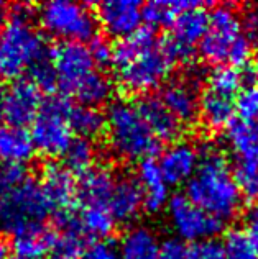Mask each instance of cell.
<instances>
[{"label": "cell", "instance_id": "obj_25", "mask_svg": "<svg viewBox=\"0 0 258 259\" xmlns=\"http://www.w3.org/2000/svg\"><path fill=\"white\" fill-rule=\"evenodd\" d=\"M54 238L56 233L45 228V225L26 230L13 236V251L18 259H45L46 254L53 253Z\"/></svg>", "mask_w": 258, "mask_h": 259}, {"label": "cell", "instance_id": "obj_40", "mask_svg": "<svg viewBox=\"0 0 258 259\" xmlns=\"http://www.w3.org/2000/svg\"><path fill=\"white\" fill-rule=\"evenodd\" d=\"M243 233L258 253V203H255L243 218Z\"/></svg>", "mask_w": 258, "mask_h": 259}, {"label": "cell", "instance_id": "obj_19", "mask_svg": "<svg viewBox=\"0 0 258 259\" xmlns=\"http://www.w3.org/2000/svg\"><path fill=\"white\" fill-rule=\"evenodd\" d=\"M143 197L137 179L130 176H117L112 194L108 197L107 208L115 222L130 223L140 215Z\"/></svg>", "mask_w": 258, "mask_h": 259}, {"label": "cell", "instance_id": "obj_26", "mask_svg": "<svg viewBox=\"0 0 258 259\" xmlns=\"http://www.w3.org/2000/svg\"><path fill=\"white\" fill-rule=\"evenodd\" d=\"M72 95H76L83 105L99 108L100 105L110 104L114 95V82L107 74L92 71L89 76L81 80Z\"/></svg>", "mask_w": 258, "mask_h": 259}, {"label": "cell", "instance_id": "obj_8", "mask_svg": "<svg viewBox=\"0 0 258 259\" xmlns=\"http://www.w3.org/2000/svg\"><path fill=\"white\" fill-rule=\"evenodd\" d=\"M168 222L178 241L201 243L214 240L224 230V223L210 217L204 210L188 199L186 195H174L166 205Z\"/></svg>", "mask_w": 258, "mask_h": 259}, {"label": "cell", "instance_id": "obj_32", "mask_svg": "<svg viewBox=\"0 0 258 259\" xmlns=\"http://www.w3.org/2000/svg\"><path fill=\"white\" fill-rule=\"evenodd\" d=\"M53 253L59 259H76L84 253V238L72 230H63L54 238Z\"/></svg>", "mask_w": 258, "mask_h": 259}, {"label": "cell", "instance_id": "obj_21", "mask_svg": "<svg viewBox=\"0 0 258 259\" xmlns=\"http://www.w3.org/2000/svg\"><path fill=\"white\" fill-rule=\"evenodd\" d=\"M137 182L141 190V197H143V207L148 212L156 213L168 205L169 199H171L169 197V186L155 159L140 162Z\"/></svg>", "mask_w": 258, "mask_h": 259}, {"label": "cell", "instance_id": "obj_6", "mask_svg": "<svg viewBox=\"0 0 258 259\" xmlns=\"http://www.w3.org/2000/svg\"><path fill=\"white\" fill-rule=\"evenodd\" d=\"M42 30L61 43H86L96 36L97 20L89 7L69 0H51L38 9Z\"/></svg>", "mask_w": 258, "mask_h": 259}, {"label": "cell", "instance_id": "obj_30", "mask_svg": "<svg viewBox=\"0 0 258 259\" xmlns=\"http://www.w3.org/2000/svg\"><path fill=\"white\" fill-rule=\"evenodd\" d=\"M186 5L188 2H150L141 9L143 22H146L152 28L171 25Z\"/></svg>", "mask_w": 258, "mask_h": 259}, {"label": "cell", "instance_id": "obj_15", "mask_svg": "<svg viewBox=\"0 0 258 259\" xmlns=\"http://www.w3.org/2000/svg\"><path fill=\"white\" fill-rule=\"evenodd\" d=\"M158 167L168 186H181L194 176L199 166V149L188 141H174L161 153Z\"/></svg>", "mask_w": 258, "mask_h": 259}, {"label": "cell", "instance_id": "obj_33", "mask_svg": "<svg viewBox=\"0 0 258 259\" xmlns=\"http://www.w3.org/2000/svg\"><path fill=\"white\" fill-rule=\"evenodd\" d=\"M235 115H239L240 121H258V87H242L235 99Z\"/></svg>", "mask_w": 258, "mask_h": 259}, {"label": "cell", "instance_id": "obj_18", "mask_svg": "<svg viewBox=\"0 0 258 259\" xmlns=\"http://www.w3.org/2000/svg\"><path fill=\"white\" fill-rule=\"evenodd\" d=\"M239 94L207 85L199 97V117L209 130L229 128L235 118V99Z\"/></svg>", "mask_w": 258, "mask_h": 259}, {"label": "cell", "instance_id": "obj_9", "mask_svg": "<svg viewBox=\"0 0 258 259\" xmlns=\"http://www.w3.org/2000/svg\"><path fill=\"white\" fill-rule=\"evenodd\" d=\"M243 35L240 17L230 5L214 7L209 13L207 31L199 43V51L207 63L222 66L227 63L234 43Z\"/></svg>", "mask_w": 258, "mask_h": 259}, {"label": "cell", "instance_id": "obj_10", "mask_svg": "<svg viewBox=\"0 0 258 259\" xmlns=\"http://www.w3.org/2000/svg\"><path fill=\"white\" fill-rule=\"evenodd\" d=\"M50 61L56 76V87L63 94L72 95L79 82L94 71V61L84 43H59L50 53Z\"/></svg>", "mask_w": 258, "mask_h": 259}, {"label": "cell", "instance_id": "obj_48", "mask_svg": "<svg viewBox=\"0 0 258 259\" xmlns=\"http://www.w3.org/2000/svg\"><path fill=\"white\" fill-rule=\"evenodd\" d=\"M53 259H59V257H53Z\"/></svg>", "mask_w": 258, "mask_h": 259}, {"label": "cell", "instance_id": "obj_24", "mask_svg": "<svg viewBox=\"0 0 258 259\" xmlns=\"http://www.w3.org/2000/svg\"><path fill=\"white\" fill-rule=\"evenodd\" d=\"M33 154H35V146L30 132L12 125L0 126V159L5 164L25 166L33 158Z\"/></svg>", "mask_w": 258, "mask_h": 259}, {"label": "cell", "instance_id": "obj_31", "mask_svg": "<svg viewBox=\"0 0 258 259\" xmlns=\"http://www.w3.org/2000/svg\"><path fill=\"white\" fill-rule=\"evenodd\" d=\"M224 259H258V253L250 244L243 230L234 228L226 233L222 241Z\"/></svg>", "mask_w": 258, "mask_h": 259}, {"label": "cell", "instance_id": "obj_23", "mask_svg": "<svg viewBox=\"0 0 258 259\" xmlns=\"http://www.w3.org/2000/svg\"><path fill=\"white\" fill-rule=\"evenodd\" d=\"M117 181V174H114L108 167H92L81 177L78 184V197L84 205H100L107 207L108 197Z\"/></svg>", "mask_w": 258, "mask_h": 259}, {"label": "cell", "instance_id": "obj_44", "mask_svg": "<svg viewBox=\"0 0 258 259\" xmlns=\"http://www.w3.org/2000/svg\"><path fill=\"white\" fill-rule=\"evenodd\" d=\"M7 15H9V13H7V5L4 2H0V28H2L7 22Z\"/></svg>", "mask_w": 258, "mask_h": 259}, {"label": "cell", "instance_id": "obj_4", "mask_svg": "<svg viewBox=\"0 0 258 259\" xmlns=\"http://www.w3.org/2000/svg\"><path fill=\"white\" fill-rule=\"evenodd\" d=\"M48 54L45 38L30 13L17 10L0 28V80L22 79Z\"/></svg>", "mask_w": 258, "mask_h": 259}, {"label": "cell", "instance_id": "obj_47", "mask_svg": "<svg viewBox=\"0 0 258 259\" xmlns=\"http://www.w3.org/2000/svg\"><path fill=\"white\" fill-rule=\"evenodd\" d=\"M255 125H256V130H258V121H255Z\"/></svg>", "mask_w": 258, "mask_h": 259}, {"label": "cell", "instance_id": "obj_27", "mask_svg": "<svg viewBox=\"0 0 258 259\" xmlns=\"http://www.w3.org/2000/svg\"><path fill=\"white\" fill-rule=\"evenodd\" d=\"M67 123L72 135H78L81 140H92L99 136L105 128V115L99 108L87 105H69L67 110Z\"/></svg>", "mask_w": 258, "mask_h": 259}, {"label": "cell", "instance_id": "obj_16", "mask_svg": "<svg viewBox=\"0 0 258 259\" xmlns=\"http://www.w3.org/2000/svg\"><path fill=\"white\" fill-rule=\"evenodd\" d=\"M196 89L198 84L186 77L168 82L161 89L158 99L179 121L181 126L193 125L199 118V95Z\"/></svg>", "mask_w": 258, "mask_h": 259}, {"label": "cell", "instance_id": "obj_1", "mask_svg": "<svg viewBox=\"0 0 258 259\" xmlns=\"http://www.w3.org/2000/svg\"><path fill=\"white\" fill-rule=\"evenodd\" d=\"M178 63L169 38H158L152 28H140L114 46L112 67L119 84L132 94H148L168 82Z\"/></svg>", "mask_w": 258, "mask_h": 259}, {"label": "cell", "instance_id": "obj_45", "mask_svg": "<svg viewBox=\"0 0 258 259\" xmlns=\"http://www.w3.org/2000/svg\"><path fill=\"white\" fill-rule=\"evenodd\" d=\"M253 80H255V87H258V58L255 59V63H253Z\"/></svg>", "mask_w": 258, "mask_h": 259}, {"label": "cell", "instance_id": "obj_3", "mask_svg": "<svg viewBox=\"0 0 258 259\" xmlns=\"http://www.w3.org/2000/svg\"><path fill=\"white\" fill-rule=\"evenodd\" d=\"M105 141L114 158L124 162L152 159L160 141L141 117L135 102L119 99L108 104L105 113Z\"/></svg>", "mask_w": 258, "mask_h": 259}, {"label": "cell", "instance_id": "obj_29", "mask_svg": "<svg viewBox=\"0 0 258 259\" xmlns=\"http://www.w3.org/2000/svg\"><path fill=\"white\" fill-rule=\"evenodd\" d=\"M64 156V167L71 174H86L89 169L94 167L96 161V148L89 140H72V143L67 146Z\"/></svg>", "mask_w": 258, "mask_h": 259}, {"label": "cell", "instance_id": "obj_41", "mask_svg": "<svg viewBox=\"0 0 258 259\" xmlns=\"http://www.w3.org/2000/svg\"><path fill=\"white\" fill-rule=\"evenodd\" d=\"M81 259H119L117 249L104 241H97L84 249Z\"/></svg>", "mask_w": 258, "mask_h": 259}, {"label": "cell", "instance_id": "obj_11", "mask_svg": "<svg viewBox=\"0 0 258 259\" xmlns=\"http://www.w3.org/2000/svg\"><path fill=\"white\" fill-rule=\"evenodd\" d=\"M169 41L174 50L176 59L191 61L196 46L204 38L209 25V12L202 4H188L171 23Z\"/></svg>", "mask_w": 258, "mask_h": 259}, {"label": "cell", "instance_id": "obj_22", "mask_svg": "<svg viewBox=\"0 0 258 259\" xmlns=\"http://www.w3.org/2000/svg\"><path fill=\"white\" fill-rule=\"evenodd\" d=\"M138 110L158 141H174L181 133V123L163 105L158 97H146L138 102Z\"/></svg>", "mask_w": 258, "mask_h": 259}, {"label": "cell", "instance_id": "obj_2", "mask_svg": "<svg viewBox=\"0 0 258 259\" xmlns=\"http://www.w3.org/2000/svg\"><path fill=\"white\" fill-rule=\"evenodd\" d=\"M186 197L222 223L240 212L242 194L229 161L219 148L207 145L199 149V166L186 184Z\"/></svg>", "mask_w": 258, "mask_h": 259}, {"label": "cell", "instance_id": "obj_39", "mask_svg": "<svg viewBox=\"0 0 258 259\" xmlns=\"http://www.w3.org/2000/svg\"><path fill=\"white\" fill-rule=\"evenodd\" d=\"M240 25L243 35H247L252 41L258 39V5H252L243 10L240 17Z\"/></svg>", "mask_w": 258, "mask_h": 259}, {"label": "cell", "instance_id": "obj_46", "mask_svg": "<svg viewBox=\"0 0 258 259\" xmlns=\"http://www.w3.org/2000/svg\"><path fill=\"white\" fill-rule=\"evenodd\" d=\"M0 120H2V92H0Z\"/></svg>", "mask_w": 258, "mask_h": 259}, {"label": "cell", "instance_id": "obj_17", "mask_svg": "<svg viewBox=\"0 0 258 259\" xmlns=\"http://www.w3.org/2000/svg\"><path fill=\"white\" fill-rule=\"evenodd\" d=\"M40 186L50 203L51 212L63 215L72 210L74 200L78 197V184L64 166H46Z\"/></svg>", "mask_w": 258, "mask_h": 259}, {"label": "cell", "instance_id": "obj_35", "mask_svg": "<svg viewBox=\"0 0 258 259\" xmlns=\"http://www.w3.org/2000/svg\"><path fill=\"white\" fill-rule=\"evenodd\" d=\"M30 76H31L30 80L40 89V91H42V89L50 91V89L56 87V76H54V71H53V66L50 61V54H48V58L40 61V63L33 67L30 71Z\"/></svg>", "mask_w": 258, "mask_h": 259}, {"label": "cell", "instance_id": "obj_12", "mask_svg": "<svg viewBox=\"0 0 258 259\" xmlns=\"http://www.w3.org/2000/svg\"><path fill=\"white\" fill-rule=\"evenodd\" d=\"M42 104L40 89L28 79H18L2 92V118L7 125L23 128L35 120Z\"/></svg>", "mask_w": 258, "mask_h": 259}, {"label": "cell", "instance_id": "obj_5", "mask_svg": "<svg viewBox=\"0 0 258 259\" xmlns=\"http://www.w3.org/2000/svg\"><path fill=\"white\" fill-rule=\"evenodd\" d=\"M51 207L40 182L26 179L15 187L0 190V233L17 236L43 227Z\"/></svg>", "mask_w": 258, "mask_h": 259}, {"label": "cell", "instance_id": "obj_37", "mask_svg": "<svg viewBox=\"0 0 258 259\" xmlns=\"http://www.w3.org/2000/svg\"><path fill=\"white\" fill-rule=\"evenodd\" d=\"M87 48H89V53H91V58L94 61V64L105 66V64L112 63L114 46L110 45L108 39H105L102 36H94Z\"/></svg>", "mask_w": 258, "mask_h": 259}, {"label": "cell", "instance_id": "obj_49", "mask_svg": "<svg viewBox=\"0 0 258 259\" xmlns=\"http://www.w3.org/2000/svg\"><path fill=\"white\" fill-rule=\"evenodd\" d=\"M17 259H18V257H17Z\"/></svg>", "mask_w": 258, "mask_h": 259}, {"label": "cell", "instance_id": "obj_20", "mask_svg": "<svg viewBox=\"0 0 258 259\" xmlns=\"http://www.w3.org/2000/svg\"><path fill=\"white\" fill-rule=\"evenodd\" d=\"M119 259H158L161 241L156 231L146 225H133L120 236Z\"/></svg>", "mask_w": 258, "mask_h": 259}, {"label": "cell", "instance_id": "obj_43", "mask_svg": "<svg viewBox=\"0 0 258 259\" xmlns=\"http://www.w3.org/2000/svg\"><path fill=\"white\" fill-rule=\"evenodd\" d=\"M0 259H10V248L4 241H0Z\"/></svg>", "mask_w": 258, "mask_h": 259}, {"label": "cell", "instance_id": "obj_14", "mask_svg": "<svg viewBox=\"0 0 258 259\" xmlns=\"http://www.w3.org/2000/svg\"><path fill=\"white\" fill-rule=\"evenodd\" d=\"M58 220L63 230H72L83 238L97 241L112 235L117 225L107 207L84 203H81L78 210L72 208L67 213L58 215Z\"/></svg>", "mask_w": 258, "mask_h": 259}, {"label": "cell", "instance_id": "obj_42", "mask_svg": "<svg viewBox=\"0 0 258 259\" xmlns=\"http://www.w3.org/2000/svg\"><path fill=\"white\" fill-rule=\"evenodd\" d=\"M158 259H188V248L178 240H166L161 243Z\"/></svg>", "mask_w": 258, "mask_h": 259}, {"label": "cell", "instance_id": "obj_13", "mask_svg": "<svg viewBox=\"0 0 258 259\" xmlns=\"http://www.w3.org/2000/svg\"><path fill=\"white\" fill-rule=\"evenodd\" d=\"M96 20L108 36L124 39L141 28L143 12L135 0H107L97 7Z\"/></svg>", "mask_w": 258, "mask_h": 259}, {"label": "cell", "instance_id": "obj_7", "mask_svg": "<svg viewBox=\"0 0 258 259\" xmlns=\"http://www.w3.org/2000/svg\"><path fill=\"white\" fill-rule=\"evenodd\" d=\"M69 104L61 97H50L42 104L31 121L30 136L35 151L46 158H59L72 143V132L67 123Z\"/></svg>", "mask_w": 258, "mask_h": 259}, {"label": "cell", "instance_id": "obj_28", "mask_svg": "<svg viewBox=\"0 0 258 259\" xmlns=\"http://www.w3.org/2000/svg\"><path fill=\"white\" fill-rule=\"evenodd\" d=\"M232 172L242 199L258 203V151L239 156Z\"/></svg>", "mask_w": 258, "mask_h": 259}, {"label": "cell", "instance_id": "obj_36", "mask_svg": "<svg viewBox=\"0 0 258 259\" xmlns=\"http://www.w3.org/2000/svg\"><path fill=\"white\" fill-rule=\"evenodd\" d=\"M188 259H224L222 243L217 240L194 243L188 248Z\"/></svg>", "mask_w": 258, "mask_h": 259}, {"label": "cell", "instance_id": "obj_34", "mask_svg": "<svg viewBox=\"0 0 258 259\" xmlns=\"http://www.w3.org/2000/svg\"><path fill=\"white\" fill-rule=\"evenodd\" d=\"M252 56H253V41L247 35H242L234 43L232 50H230L227 63H229V66L239 69L242 66H247L248 61L252 59Z\"/></svg>", "mask_w": 258, "mask_h": 259}, {"label": "cell", "instance_id": "obj_38", "mask_svg": "<svg viewBox=\"0 0 258 259\" xmlns=\"http://www.w3.org/2000/svg\"><path fill=\"white\" fill-rule=\"evenodd\" d=\"M26 179H28V174H26L25 166L5 164L0 169V190L15 187L18 184L25 182Z\"/></svg>", "mask_w": 258, "mask_h": 259}]
</instances>
